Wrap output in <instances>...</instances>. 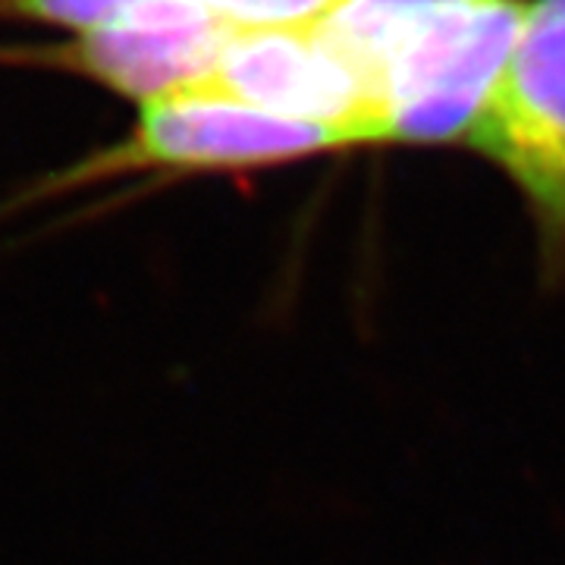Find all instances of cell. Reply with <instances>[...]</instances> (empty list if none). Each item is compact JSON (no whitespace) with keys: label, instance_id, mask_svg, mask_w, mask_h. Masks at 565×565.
<instances>
[{"label":"cell","instance_id":"obj_7","mask_svg":"<svg viewBox=\"0 0 565 565\" xmlns=\"http://www.w3.org/2000/svg\"><path fill=\"white\" fill-rule=\"evenodd\" d=\"M226 32L321 29L349 0H199Z\"/></svg>","mask_w":565,"mask_h":565},{"label":"cell","instance_id":"obj_1","mask_svg":"<svg viewBox=\"0 0 565 565\" xmlns=\"http://www.w3.org/2000/svg\"><path fill=\"white\" fill-rule=\"evenodd\" d=\"M340 148L352 145L327 126L277 117L207 85H195L161 102L141 104L120 139L39 177L20 195L0 204V217L20 214L32 204L57 202L102 182L255 173Z\"/></svg>","mask_w":565,"mask_h":565},{"label":"cell","instance_id":"obj_8","mask_svg":"<svg viewBox=\"0 0 565 565\" xmlns=\"http://www.w3.org/2000/svg\"><path fill=\"white\" fill-rule=\"evenodd\" d=\"M139 0H0V17L61 25L76 35L120 22Z\"/></svg>","mask_w":565,"mask_h":565},{"label":"cell","instance_id":"obj_2","mask_svg":"<svg viewBox=\"0 0 565 565\" xmlns=\"http://www.w3.org/2000/svg\"><path fill=\"white\" fill-rule=\"evenodd\" d=\"M525 10L522 0H462L408 25L377 70L381 141H471Z\"/></svg>","mask_w":565,"mask_h":565},{"label":"cell","instance_id":"obj_5","mask_svg":"<svg viewBox=\"0 0 565 565\" xmlns=\"http://www.w3.org/2000/svg\"><path fill=\"white\" fill-rule=\"evenodd\" d=\"M226 39L199 0H139L120 22L54 47L47 63L141 107L204 85Z\"/></svg>","mask_w":565,"mask_h":565},{"label":"cell","instance_id":"obj_6","mask_svg":"<svg viewBox=\"0 0 565 565\" xmlns=\"http://www.w3.org/2000/svg\"><path fill=\"white\" fill-rule=\"evenodd\" d=\"M452 3H462V0H349L321 29L377 82L381 61L393 47V41L399 39L408 25Z\"/></svg>","mask_w":565,"mask_h":565},{"label":"cell","instance_id":"obj_4","mask_svg":"<svg viewBox=\"0 0 565 565\" xmlns=\"http://www.w3.org/2000/svg\"><path fill=\"white\" fill-rule=\"evenodd\" d=\"M204 85L267 114L327 126L352 148L381 145L377 82L323 29L230 32Z\"/></svg>","mask_w":565,"mask_h":565},{"label":"cell","instance_id":"obj_3","mask_svg":"<svg viewBox=\"0 0 565 565\" xmlns=\"http://www.w3.org/2000/svg\"><path fill=\"white\" fill-rule=\"evenodd\" d=\"M525 199L544 274H565V0H534L468 141Z\"/></svg>","mask_w":565,"mask_h":565}]
</instances>
